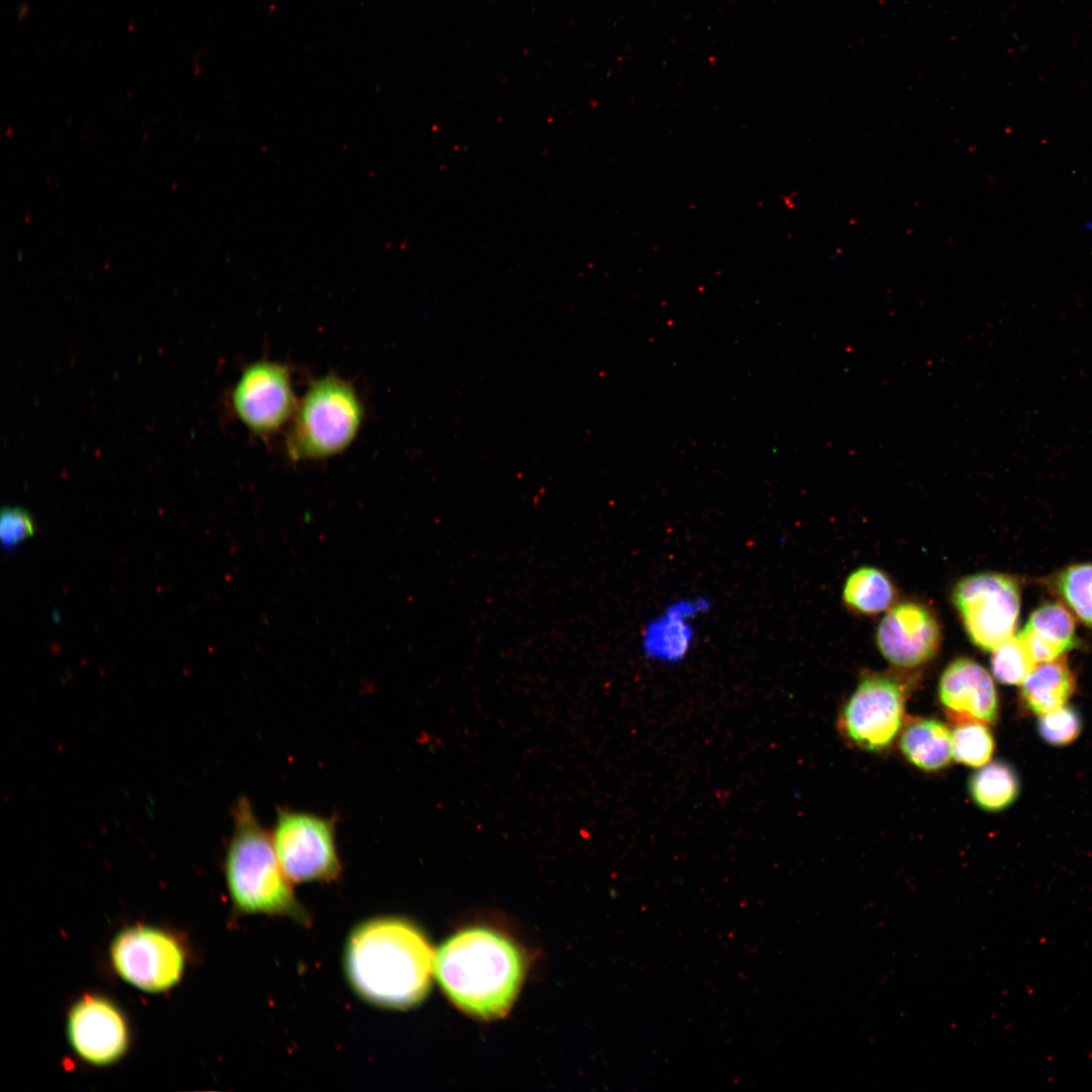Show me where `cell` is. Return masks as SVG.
<instances>
[{
	"label": "cell",
	"mask_w": 1092,
	"mask_h": 1092,
	"mask_svg": "<svg viewBox=\"0 0 1092 1092\" xmlns=\"http://www.w3.org/2000/svg\"><path fill=\"white\" fill-rule=\"evenodd\" d=\"M1018 635L1035 663L1059 658L1077 641L1072 615L1057 603L1037 608Z\"/></svg>",
	"instance_id": "cell-13"
},
{
	"label": "cell",
	"mask_w": 1092,
	"mask_h": 1092,
	"mask_svg": "<svg viewBox=\"0 0 1092 1092\" xmlns=\"http://www.w3.org/2000/svg\"><path fill=\"white\" fill-rule=\"evenodd\" d=\"M895 588L882 570L863 566L849 574L843 586V600L855 611L873 615L889 608Z\"/></svg>",
	"instance_id": "cell-17"
},
{
	"label": "cell",
	"mask_w": 1092,
	"mask_h": 1092,
	"mask_svg": "<svg viewBox=\"0 0 1092 1092\" xmlns=\"http://www.w3.org/2000/svg\"><path fill=\"white\" fill-rule=\"evenodd\" d=\"M883 656L902 667L925 663L937 652L941 632L934 614L925 606L907 602L892 608L877 629Z\"/></svg>",
	"instance_id": "cell-11"
},
{
	"label": "cell",
	"mask_w": 1092,
	"mask_h": 1092,
	"mask_svg": "<svg viewBox=\"0 0 1092 1092\" xmlns=\"http://www.w3.org/2000/svg\"><path fill=\"white\" fill-rule=\"evenodd\" d=\"M435 957L424 932L399 917H378L349 935L344 964L356 993L375 1005L406 1009L427 996Z\"/></svg>",
	"instance_id": "cell-1"
},
{
	"label": "cell",
	"mask_w": 1092,
	"mask_h": 1092,
	"mask_svg": "<svg viewBox=\"0 0 1092 1092\" xmlns=\"http://www.w3.org/2000/svg\"><path fill=\"white\" fill-rule=\"evenodd\" d=\"M991 667L994 676L1006 685H1019L1037 664L1017 634L993 651Z\"/></svg>",
	"instance_id": "cell-20"
},
{
	"label": "cell",
	"mask_w": 1092,
	"mask_h": 1092,
	"mask_svg": "<svg viewBox=\"0 0 1092 1092\" xmlns=\"http://www.w3.org/2000/svg\"><path fill=\"white\" fill-rule=\"evenodd\" d=\"M1020 685L1023 702L1039 715L1063 707L1075 688L1073 674L1060 657L1037 663Z\"/></svg>",
	"instance_id": "cell-15"
},
{
	"label": "cell",
	"mask_w": 1092,
	"mask_h": 1092,
	"mask_svg": "<svg viewBox=\"0 0 1092 1092\" xmlns=\"http://www.w3.org/2000/svg\"><path fill=\"white\" fill-rule=\"evenodd\" d=\"M905 757L920 769L933 771L945 767L951 759V733L940 721L916 719L900 737Z\"/></svg>",
	"instance_id": "cell-14"
},
{
	"label": "cell",
	"mask_w": 1092,
	"mask_h": 1092,
	"mask_svg": "<svg viewBox=\"0 0 1092 1092\" xmlns=\"http://www.w3.org/2000/svg\"><path fill=\"white\" fill-rule=\"evenodd\" d=\"M116 973L127 983L150 993L174 987L185 968V952L169 932L151 926L120 931L110 946Z\"/></svg>",
	"instance_id": "cell-7"
},
{
	"label": "cell",
	"mask_w": 1092,
	"mask_h": 1092,
	"mask_svg": "<svg viewBox=\"0 0 1092 1092\" xmlns=\"http://www.w3.org/2000/svg\"><path fill=\"white\" fill-rule=\"evenodd\" d=\"M1038 730L1048 743L1065 745L1077 738L1081 730V721L1075 710L1063 706L1041 714Z\"/></svg>",
	"instance_id": "cell-21"
},
{
	"label": "cell",
	"mask_w": 1092,
	"mask_h": 1092,
	"mask_svg": "<svg viewBox=\"0 0 1092 1092\" xmlns=\"http://www.w3.org/2000/svg\"><path fill=\"white\" fill-rule=\"evenodd\" d=\"M1019 783L1015 770L1007 763L994 761L974 772L969 782L972 800L987 811L1007 808L1018 795Z\"/></svg>",
	"instance_id": "cell-16"
},
{
	"label": "cell",
	"mask_w": 1092,
	"mask_h": 1092,
	"mask_svg": "<svg viewBox=\"0 0 1092 1092\" xmlns=\"http://www.w3.org/2000/svg\"><path fill=\"white\" fill-rule=\"evenodd\" d=\"M904 705L905 694L897 679L881 673L866 674L843 709L842 729L858 747L882 750L901 727Z\"/></svg>",
	"instance_id": "cell-8"
},
{
	"label": "cell",
	"mask_w": 1092,
	"mask_h": 1092,
	"mask_svg": "<svg viewBox=\"0 0 1092 1092\" xmlns=\"http://www.w3.org/2000/svg\"><path fill=\"white\" fill-rule=\"evenodd\" d=\"M233 832L224 856V875L234 905L249 914L289 917L306 922L271 838L250 800L241 797L233 810Z\"/></svg>",
	"instance_id": "cell-3"
},
{
	"label": "cell",
	"mask_w": 1092,
	"mask_h": 1092,
	"mask_svg": "<svg viewBox=\"0 0 1092 1092\" xmlns=\"http://www.w3.org/2000/svg\"><path fill=\"white\" fill-rule=\"evenodd\" d=\"M271 838L291 883L333 882L342 872L336 819L279 808Z\"/></svg>",
	"instance_id": "cell-5"
},
{
	"label": "cell",
	"mask_w": 1092,
	"mask_h": 1092,
	"mask_svg": "<svg viewBox=\"0 0 1092 1092\" xmlns=\"http://www.w3.org/2000/svg\"><path fill=\"white\" fill-rule=\"evenodd\" d=\"M34 524L30 515L19 508L3 509L0 519V534L3 546L12 548L30 537Z\"/></svg>",
	"instance_id": "cell-22"
},
{
	"label": "cell",
	"mask_w": 1092,
	"mask_h": 1092,
	"mask_svg": "<svg viewBox=\"0 0 1092 1092\" xmlns=\"http://www.w3.org/2000/svg\"><path fill=\"white\" fill-rule=\"evenodd\" d=\"M952 756L971 767L988 763L994 751V739L987 724L980 721H962L951 733Z\"/></svg>",
	"instance_id": "cell-18"
},
{
	"label": "cell",
	"mask_w": 1092,
	"mask_h": 1092,
	"mask_svg": "<svg viewBox=\"0 0 1092 1092\" xmlns=\"http://www.w3.org/2000/svg\"><path fill=\"white\" fill-rule=\"evenodd\" d=\"M232 404L253 433L277 432L292 419L297 406L288 368L271 361L250 364L234 387Z\"/></svg>",
	"instance_id": "cell-9"
},
{
	"label": "cell",
	"mask_w": 1092,
	"mask_h": 1092,
	"mask_svg": "<svg viewBox=\"0 0 1092 1092\" xmlns=\"http://www.w3.org/2000/svg\"><path fill=\"white\" fill-rule=\"evenodd\" d=\"M434 974L459 1009L479 1019H496L510 1010L519 994L525 961L504 933L475 926L456 932L440 946Z\"/></svg>",
	"instance_id": "cell-2"
},
{
	"label": "cell",
	"mask_w": 1092,
	"mask_h": 1092,
	"mask_svg": "<svg viewBox=\"0 0 1092 1092\" xmlns=\"http://www.w3.org/2000/svg\"><path fill=\"white\" fill-rule=\"evenodd\" d=\"M952 602L970 640L993 651L1013 636L1020 611L1017 581L1007 575L983 572L963 577Z\"/></svg>",
	"instance_id": "cell-6"
},
{
	"label": "cell",
	"mask_w": 1092,
	"mask_h": 1092,
	"mask_svg": "<svg viewBox=\"0 0 1092 1092\" xmlns=\"http://www.w3.org/2000/svg\"><path fill=\"white\" fill-rule=\"evenodd\" d=\"M67 1034L74 1052L95 1066L119 1060L129 1041L123 1015L114 1004L97 995L83 996L72 1006Z\"/></svg>",
	"instance_id": "cell-10"
},
{
	"label": "cell",
	"mask_w": 1092,
	"mask_h": 1092,
	"mask_svg": "<svg viewBox=\"0 0 1092 1092\" xmlns=\"http://www.w3.org/2000/svg\"><path fill=\"white\" fill-rule=\"evenodd\" d=\"M363 419L355 388L336 375L322 377L297 403L286 438L287 454L294 461L337 455L355 440Z\"/></svg>",
	"instance_id": "cell-4"
},
{
	"label": "cell",
	"mask_w": 1092,
	"mask_h": 1092,
	"mask_svg": "<svg viewBox=\"0 0 1092 1092\" xmlns=\"http://www.w3.org/2000/svg\"><path fill=\"white\" fill-rule=\"evenodd\" d=\"M1057 588L1074 614L1092 628V563L1075 564L1063 570Z\"/></svg>",
	"instance_id": "cell-19"
},
{
	"label": "cell",
	"mask_w": 1092,
	"mask_h": 1092,
	"mask_svg": "<svg viewBox=\"0 0 1092 1092\" xmlns=\"http://www.w3.org/2000/svg\"><path fill=\"white\" fill-rule=\"evenodd\" d=\"M938 698L948 715L962 721L993 723L998 715V696L989 672L976 661L961 657L943 670Z\"/></svg>",
	"instance_id": "cell-12"
}]
</instances>
